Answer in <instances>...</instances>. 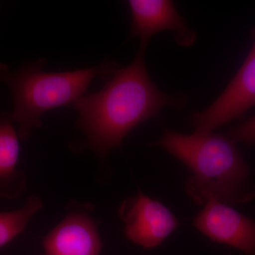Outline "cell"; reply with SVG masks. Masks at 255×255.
Segmentation results:
<instances>
[{"instance_id":"3957f363","label":"cell","mask_w":255,"mask_h":255,"mask_svg":"<svg viewBox=\"0 0 255 255\" xmlns=\"http://www.w3.org/2000/svg\"><path fill=\"white\" fill-rule=\"evenodd\" d=\"M46 62L37 60L15 70L0 63V83L11 90L14 101L11 114L21 140H28L32 131L41 127L45 112L73 104L96 78L110 77L117 69L114 62H107L83 70L47 73L43 70Z\"/></svg>"},{"instance_id":"7c38bea8","label":"cell","mask_w":255,"mask_h":255,"mask_svg":"<svg viewBox=\"0 0 255 255\" xmlns=\"http://www.w3.org/2000/svg\"><path fill=\"white\" fill-rule=\"evenodd\" d=\"M252 50H253V51L255 52V43L254 44V46H253V48H252Z\"/></svg>"},{"instance_id":"5b68a950","label":"cell","mask_w":255,"mask_h":255,"mask_svg":"<svg viewBox=\"0 0 255 255\" xmlns=\"http://www.w3.org/2000/svg\"><path fill=\"white\" fill-rule=\"evenodd\" d=\"M91 204L70 202L64 219L44 238L45 255H100L102 243Z\"/></svg>"},{"instance_id":"8fae6325","label":"cell","mask_w":255,"mask_h":255,"mask_svg":"<svg viewBox=\"0 0 255 255\" xmlns=\"http://www.w3.org/2000/svg\"><path fill=\"white\" fill-rule=\"evenodd\" d=\"M227 136L233 142H244L251 145L255 143V116L246 122L233 127L228 131Z\"/></svg>"},{"instance_id":"277c9868","label":"cell","mask_w":255,"mask_h":255,"mask_svg":"<svg viewBox=\"0 0 255 255\" xmlns=\"http://www.w3.org/2000/svg\"><path fill=\"white\" fill-rule=\"evenodd\" d=\"M255 105V52L251 50L226 90L209 107L191 116L198 133H211Z\"/></svg>"},{"instance_id":"8992f818","label":"cell","mask_w":255,"mask_h":255,"mask_svg":"<svg viewBox=\"0 0 255 255\" xmlns=\"http://www.w3.org/2000/svg\"><path fill=\"white\" fill-rule=\"evenodd\" d=\"M118 214L127 237L145 249L158 246L178 226L177 219L165 206L142 192L126 199Z\"/></svg>"},{"instance_id":"6da1fadb","label":"cell","mask_w":255,"mask_h":255,"mask_svg":"<svg viewBox=\"0 0 255 255\" xmlns=\"http://www.w3.org/2000/svg\"><path fill=\"white\" fill-rule=\"evenodd\" d=\"M144 55L145 52L138 50L130 65L114 70L102 90L74 102L78 127L86 137L80 145H74V150L93 151L105 162L112 149L122 145L138 124L157 117L167 106L182 105L181 99L155 86Z\"/></svg>"},{"instance_id":"7a4b0ae2","label":"cell","mask_w":255,"mask_h":255,"mask_svg":"<svg viewBox=\"0 0 255 255\" xmlns=\"http://www.w3.org/2000/svg\"><path fill=\"white\" fill-rule=\"evenodd\" d=\"M186 164L193 172L185 191L199 205L209 201L243 204L255 198V182L236 142L227 135L184 134L165 129L154 142Z\"/></svg>"},{"instance_id":"30bf717a","label":"cell","mask_w":255,"mask_h":255,"mask_svg":"<svg viewBox=\"0 0 255 255\" xmlns=\"http://www.w3.org/2000/svg\"><path fill=\"white\" fill-rule=\"evenodd\" d=\"M42 207L41 199L31 196L19 209L0 212V248L21 234L30 220Z\"/></svg>"},{"instance_id":"52a82bcc","label":"cell","mask_w":255,"mask_h":255,"mask_svg":"<svg viewBox=\"0 0 255 255\" xmlns=\"http://www.w3.org/2000/svg\"><path fill=\"white\" fill-rule=\"evenodd\" d=\"M196 229L212 241L255 255V221L226 204L209 201L193 220Z\"/></svg>"},{"instance_id":"ba28073f","label":"cell","mask_w":255,"mask_h":255,"mask_svg":"<svg viewBox=\"0 0 255 255\" xmlns=\"http://www.w3.org/2000/svg\"><path fill=\"white\" fill-rule=\"evenodd\" d=\"M128 4L131 13L130 37L140 38V51L145 52L155 33L168 30L177 33L176 41L181 46H191L195 41V33L188 27L172 1L130 0Z\"/></svg>"},{"instance_id":"9c48e42d","label":"cell","mask_w":255,"mask_h":255,"mask_svg":"<svg viewBox=\"0 0 255 255\" xmlns=\"http://www.w3.org/2000/svg\"><path fill=\"white\" fill-rule=\"evenodd\" d=\"M12 114L0 112V199L19 197L26 187V176L17 168L19 142Z\"/></svg>"}]
</instances>
